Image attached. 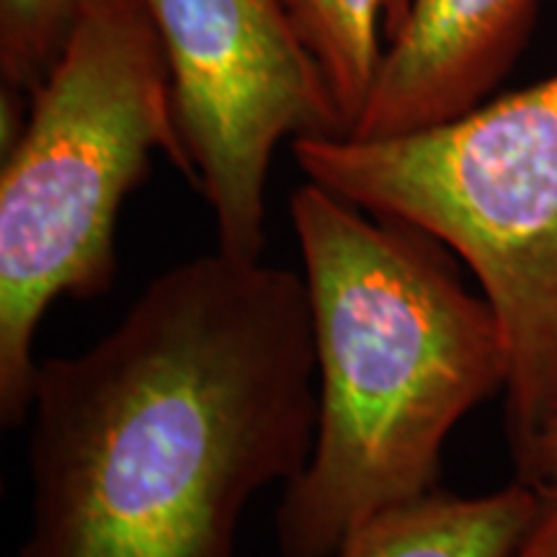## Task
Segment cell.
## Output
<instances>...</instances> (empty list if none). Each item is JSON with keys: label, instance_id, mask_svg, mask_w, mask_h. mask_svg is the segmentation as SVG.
<instances>
[{"label": "cell", "instance_id": "cell-1", "mask_svg": "<svg viewBox=\"0 0 557 557\" xmlns=\"http://www.w3.org/2000/svg\"><path fill=\"white\" fill-rule=\"evenodd\" d=\"M18 557H238L246 508L308 465L302 274L214 253L152 278L86 351L39 361Z\"/></svg>", "mask_w": 557, "mask_h": 557}, {"label": "cell", "instance_id": "cell-2", "mask_svg": "<svg viewBox=\"0 0 557 557\" xmlns=\"http://www.w3.org/2000/svg\"><path fill=\"white\" fill-rule=\"evenodd\" d=\"M315 346L318 429L274 513L282 557H336L380 513L438 491L447 438L504 393L491 302L455 253L323 186L292 194Z\"/></svg>", "mask_w": 557, "mask_h": 557}, {"label": "cell", "instance_id": "cell-3", "mask_svg": "<svg viewBox=\"0 0 557 557\" xmlns=\"http://www.w3.org/2000/svg\"><path fill=\"white\" fill-rule=\"evenodd\" d=\"M163 152L191 181L156 26L139 0H94L29 96L0 173V421L26 423L34 341L54 299L116 284L122 201Z\"/></svg>", "mask_w": 557, "mask_h": 557}, {"label": "cell", "instance_id": "cell-4", "mask_svg": "<svg viewBox=\"0 0 557 557\" xmlns=\"http://www.w3.org/2000/svg\"><path fill=\"white\" fill-rule=\"evenodd\" d=\"M299 171L444 243L504 333L513 465L557 410V75L406 135L299 137Z\"/></svg>", "mask_w": 557, "mask_h": 557}, {"label": "cell", "instance_id": "cell-5", "mask_svg": "<svg viewBox=\"0 0 557 557\" xmlns=\"http://www.w3.org/2000/svg\"><path fill=\"white\" fill-rule=\"evenodd\" d=\"M171 73L191 184L218 250L261 261L267 176L284 137H344L348 124L284 0H139Z\"/></svg>", "mask_w": 557, "mask_h": 557}, {"label": "cell", "instance_id": "cell-6", "mask_svg": "<svg viewBox=\"0 0 557 557\" xmlns=\"http://www.w3.org/2000/svg\"><path fill=\"white\" fill-rule=\"evenodd\" d=\"M540 0H408L351 137L444 124L483 103L532 29Z\"/></svg>", "mask_w": 557, "mask_h": 557}, {"label": "cell", "instance_id": "cell-7", "mask_svg": "<svg viewBox=\"0 0 557 557\" xmlns=\"http://www.w3.org/2000/svg\"><path fill=\"white\" fill-rule=\"evenodd\" d=\"M540 504L542 491L524 480L483 496L436 491L367 521L336 557H508Z\"/></svg>", "mask_w": 557, "mask_h": 557}, {"label": "cell", "instance_id": "cell-8", "mask_svg": "<svg viewBox=\"0 0 557 557\" xmlns=\"http://www.w3.org/2000/svg\"><path fill=\"white\" fill-rule=\"evenodd\" d=\"M284 5L323 70L351 135L385 54L380 24L387 0H284Z\"/></svg>", "mask_w": 557, "mask_h": 557}, {"label": "cell", "instance_id": "cell-9", "mask_svg": "<svg viewBox=\"0 0 557 557\" xmlns=\"http://www.w3.org/2000/svg\"><path fill=\"white\" fill-rule=\"evenodd\" d=\"M94 0H0L3 88L32 96Z\"/></svg>", "mask_w": 557, "mask_h": 557}, {"label": "cell", "instance_id": "cell-10", "mask_svg": "<svg viewBox=\"0 0 557 557\" xmlns=\"http://www.w3.org/2000/svg\"><path fill=\"white\" fill-rule=\"evenodd\" d=\"M540 491L542 504L537 517L508 557H557V485Z\"/></svg>", "mask_w": 557, "mask_h": 557}, {"label": "cell", "instance_id": "cell-11", "mask_svg": "<svg viewBox=\"0 0 557 557\" xmlns=\"http://www.w3.org/2000/svg\"><path fill=\"white\" fill-rule=\"evenodd\" d=\"M517 480L537 487L557 485V410L540 431L529 455L517 465Z\"/></svg>", "mask_w": 557, "mask_h": 557}, {"label": "cell", "instance_id": "cell-12", "mask_svg": "<svg viewBox=\"0 0 557 557\" xmlns=\"http://www.w3.org/2000/svg\"><path fill=\"white\" fill-rule=\"evenodd\" d=\"M406 5H408V0H387V11H385V32H387V39L393 37L395 29H398L403 13H406Z\"/></svg>", "mask_w": 557, "mask_h": 557}]
</instances>
